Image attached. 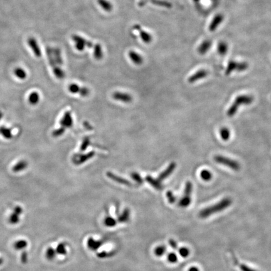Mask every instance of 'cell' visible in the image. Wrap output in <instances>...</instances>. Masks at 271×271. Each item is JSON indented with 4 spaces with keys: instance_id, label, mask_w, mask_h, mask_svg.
<instances>
[{
    "instance_id": "obj_26",
    "label": "cell",
    "mask_w": 271,
    "mask_h": 271,
    "mask_svg": "<svg viewBox=\"0 0 271 271\" xmlns=\"http://www.w3.org/2000/svg\"><path fill=\"white\" fill-rule=\"evenodd\" d=\"M27 161H19L17 165H15L14 166V167L13 168V171L14 172H19V171H21L22 170H23L24 169H25V168H26L27 167Z\"/></svg>"
},
{
    "instance_id": "obj_11",
    "label": "cell",
    "mask_w": 271,
    "mask_h": 271,
    "mask_svg": "<svg viewBox=\"0 0 271 271\" xmlns=\"http://www.w3.org/2000/svg\"><path fill=\"white\" fill-rule=\"evenodd\" d=\"M28 43L29 46L31 47L33 52L34 53L36 57L39 58L42 56V52L41 49L39 47V45L37 43V41L33 37H30L28 39Z\"/></svg>"
},
{
    "instance_id": "obj_6",
    "label": "cell",
    "mask_w": 271,
    "mask_h": 271,
    "mask_svg": "<svg viewBox=\"0 0 271 271\" xmlns=\"http://www.w3.org/2000/svg\"><path fill=\"white\" fill-rule=\"evenodd\" d=\"M248 64L245 62H237L236 61L231 60L228 64L227 67L225 70V74H231L233 71L243 72L248 69Z\"/></svg>"
},
{
    "instance_id": "obj_46",
    "label": "cell",
    "mask_w": 271,
    "mask_h": 271,
    "mask_svg": "<svg viewBox=\"0 0 271 271\" xmlns=\"http://www.w3.org/2000/svg\"><path fill=\"white\" fill-rule=\"evenodd\" d=\"M97 255H98V257L99 258L104 259V258H107V257H110V255H111V254L108 253V252H106V251H104V252H100L98 253Z\"/></svg>"
},
{
    "instance_id": "obj_49",
    "label": "cell",
    "mask_w": 271,
    "mask_h": 271,
    "mask_svg": "<svg viewBox=\"0 0 271 271\" xmlns=\"http://www.w3.org/2000/svg\"><path fill=\"white\" fill-rule=\"evenodd\" d=\"M2 116H3V114H2V112H1V111H0V119H1V117H2Z\"/></svg>"
},
{
    "instance_id": "obj_10",
    "label": "cell",
    "mask_w": 271,
    "mask_h": 271,
    "mask_svg": "<svg viewBox=\"0 0 271 271\" xmlns=\"http://www.w3.org/2000/svg\"><path fill=\"white\" fill-rule=\"evenodd\" d=\"M112 98L116 100L124 102V103H129L132 100L131 95L127 93H121V92H116L112 94Z\"/></svg>"
},
{
    "instance_id": "obj_41",
    "label": "cell",
    "mask_w": 271,
    "mask_h": 271,
    "mask_svg": "<svg viewBox=\"0 0 271 271\" xmlns=\"http://www.w3.org/2000/svg\"><path fill=\"white\" fill-rule=\"evenodd\" d=\"M131 176L138 184H142L143 183L142 178L139 175V174H138L137 173H136V172L132 173L131 175Z\"/></svg>"
},
{
    "instance_id": "obj_23",
    "label": "cell",
    "mask_w": 271,
    "mask_h": 271,
    "mask_svg": "<svg viewBox=\"0 0 271 271\" xmlns=\"http://www.w3.org/2000/svg\"><path fill=\"white\" fill-rule=\"evenodd\" d=\"M130 211L129 209H125L122 213L117 218V222L119 223H126L129 220Z\"/></svg>"
},
{
    "instance_id": "obj_34",
    "label": "cell",
    "mask_w": 271,
    "mask_h": 271,
    "mask_svg": "<svg viewBox=\"0 0 271 271\" xmlns=\"http://www.w3.org/2000/svg\"><path fill=\"white\" fill-rule=\"evenodd\" d=\"M200 176L204 181H208L212 179V174L207 170H203L200 173Z\"/></svg>"
},
{
    "instance_id": "obj_39",
    "label": "cell",
    "mask_w": 271,
    "mask_h": 271,
    "mask_svg": "<svg viewBox=\"0 0 271 271\" xmlns=\"http://www.w3.org/2000/svg\"><path fill=\"white\" fill-rule=\"evenodd\" d=\"M68 89H69L70 93H72V94H77V93H79L80 87L77 84L73 83L69 85Z\"/></svg>"
},
{
    "instance_id": "obj_19",
    "label": "cell",
    "mask_w": 271,
    "mask_h": 271,
    "mask_svg": "<svg viewBox=\"0 0 271 271\" xmlns=\"http://www.w3.org/2000/svg\"><path fill=\"white\" fill-rule=\"evenodd\" d=\"M22 213V209L21 207H17L14 208V212L9 217V221L12 224H16L19 222V215Z\"/></svg>"
},
{
    "instance_id": "obj_36",
    "label": "cell",
    "mask_w": 271,
    "mask_h": 271,
    "mask_svg": "<svg viewBox=\"0 0 271 271\" xmlns=\"http://www.w3.org/2000/svg\"><path fill=\"white\" fill-rule=\"evenodd\" d=\"M178 254L183 258H186L189 256L190 254V251L188 248L183 247L178 249Z\"/></svg>"
},
{
    "instance_id": "obj_42",
    "label": "cell",
    "mask_w": 271,
    "mask_h": 271,
    "mask_svg": "<svg viewBox=\"0 0 271 271\" xmlns=\"http://www.w3.org/2000/svg\"><path fill=\"white\" fill-rule=\"evenodd\" d=\"M90 141L89 137H85L84 139V141H83L82 143V145H81L80 151H85L87 149V148L89 145H90Z\"/></svg>"
},
{
    "instance_id": "obj_17",
    "label": "cell",
    "mask_w": 271,
    "mask_h": 271,
    "mask_svg": "<svg viewBox=\"0 0 271 271\" xmlns=\"http://www.w3.org/2000/svg\"><path fill=\"white\" fill-rule=\"evenodd\" d=\"M107 177L109 178L110 179H111V180H112L113 181H116L117 183H118L122 184V185H127V186L132 185L131 183H130L128 180H125V179L123 178H121L120 176H117V175H114V174H113L111 172H107Z\"/></svg>"
},
{
    "instance_id": "obj_47",
    "label": "cell",
    "mask_w": 271,
    "mask_h": 271,
    "mask_svg": "<svg viewBox=\"0 0 271 271\" xmlns=\"http://www.w3.org/2000/svg\"><path fill=\"white\" fill-rule=\"evenodd\" d=\"M170 246L174 250H177L178 249V245L176 240L174 239H170L169 240Z\"/></svg>"
},
{
    "instance_id": "obj_25",
    "label": "cell",
    "mask_w": 271,
    "mask_h": 271,
    "mask_svg": "<svg viewBox=\"0 0 271 271\" xmlns=\"http://www.w3.org/2000/svg\"><path fill=\"white\" fill-rule=\"evenodd\" d=\"M28 243L25 240H18L13 244V247L18 250H21L27 247Z\"/></svg>"
},
{
    "instance_id": "obj_2",
    "label": "cell",
    "mask_w": 271,
    "mask_h": 271,
    "mask_svg": "<svg viewBox=\"0 0 271 271\" xmlns=\"http://www.w3.org/2000/svg\"><path fill=\"white\" fill-rule=\"evenodd\" d=\"M254 100L252 96L249 95H240L235 99L232 106L230 107L227 111V115L228 117H232L236 113L238 107L242 104H249L252 103Z\"/></svg>"
},
{
    "instance_id": "obj_18",
    "label": "cell",
    "mask_w": 271,
    "mask_h": 271,
    "mask_svg": "<svg viewBox=\"0 0 271 271\" xmlns=\"http://www.w3.org/2000/svg\"><path fill=\"white\" fill-rule=\"evenodd\" d=\"M212 44V41L210 40H206L203 41L198 48V53L201 55H204L207 53L208 52L210 48H211Z\"/></svg>"
},
{
    "instance_id": "obj_40",
    "label": "cell",
    "mask_w": 271,
    "mask_h": 271,
    "mask_svg": "<svg viewBox=\"0 0 271 271\" xmlns=\"http://www.w3.org/2000/svg\"><path fill=\"white\" fill-rule=\"evenodd\" d=\"M167 259L168 260V262H169L170 263H171V264H175V263H176L178 262V258L177 255L175 253L171 252V253H169L168 254Z\"/></svg>"
},
{
    "instance_id": "obj_31",
    "label": "cell",
    "mask_w": 271,
    "mask_h": 271,
    "mask_svg": "<svg viewBox=\"0 0 271 271\" xmlns=\"http://www.w3.org/2000/svg\"><path fill=\"white\" fill-rule=\"evenodd\" d=\"M166 252V247L165 245H160V246L155 248L154 253L157 257H161Z\"/></svg>"
},
{
    "instance_id": "obj_5",
    "label": "cell",
    "mask_w": 271,
    "mask_h": 271,
    "mask_svg": "<svg viewBox=\"0 0 271 271\" xmlns=\"http://www.w3.org/2000/svg\"><path fill=\"white\" fill-rule=\"evenodd\" d=\"M214 160L215 161V162L219 163V164H222L223 165L226 166L233 170L234 171H238L240 168V165L238 162L232 159H230V158H228L227 157H224L223 156L217 155L216 156H215Z\"/></svg>"
},
{
    "instance_id": "obj_24",
    "label": "cell",
    "mask_w": 271,
    "mask_h": 271,
    "mask_svg": "<svg viewBox=\"0 0 271 271\" xmlns=\"http://www.w3.org/2000/svg\"><path fill=\"white\" fill-rule=\"evenodd\" d=\"M228 46L227 43L225 42H220L218 45V47H217L218 53L222 56H224L225 55L227 54L228 52Z\"/></svg>"
},
{
    "instance_id": "obj_13",
    "label": "cell",
    "mask_w": 271,
    "mask_h": 271,
    "mask_svg": "<svg viewBox=\"0 0 271 271\" xmlns=\"http://www.w3.org/2000/svg\"><path fill=\"white\" fill-rule=\"evenodd\" d=\"M208 71L205 70V69H202V70H199L198 72H197L196 73L193 74L192 76H190V77L188 79V82L190 83H194L195 82L198 81L200 79H202L208 75Z\"/></svg>"
},
{
    "instance_id": "obj_12",
    "label": "cell",
    "mask_w": 271,
    "mask_h": 271,
    "mask_svg": "<svg viewBox=\"0 0 271 271\" xmlns=\"http://www.w3.org/2000/svg\"><path fill=\"white\" fill-rule=\"evenodd\" d=\"M60 124L64 128H70L73 125V119L70 111L66 112L60 121Z\"/></svg>"
},
{
    "instance_id": "obj_27",
    "label": "cell",
    "mask_w": 271,
    "mask_h": 271,
    "mask_svg": "<svg viewBox=\"0 0 271 271\" xmlns=\"http://www.w3.org/2000/svg\"><path fill=\"white\" fill-rule=\"evenodd\" d=\"M234 262L235 264H236L237 266L238 267V268L240 269V270H241V271H258L257 270H255L252 267H249V265H246V264H242V263H239L238 262V260L236 258H234Z\"/></svg>"
},
{
    "instance_id": "obj_37",
    "label": "cell",
    "mask_w": 271,
    "mask_h": 271,
    "mask_svg": "<svg viewBox=\"0 0 271 271\" xmlns=\"http://www.w3.org/2000/svg\"><path fill=\"white\" fill-rule=\"evenodd\" d=\"M0 134H2L3 136L5 138H7V139H9V138H11L12 136L11 130H9V129H7L4 127H0Z\"/></svg>"
},
{
    "instance_id": "obj_7",
    "label": "cell",
    "mask_w": 271,
    "mask_h": 271,
    "mask_svg": "<svg viewBox=\"0 0 271 271\" xmlns=\"http://www.w3.org/2000/svg\"><path fill=\"white\" fill-rule=\"evenodd\" d=\"M133 29L139 32L140 37L141 40H142L143 42H145L146 43H150L152 42V35L148 32L145 31V30L141 28V27L139 25H138V24L134 25L133 26Z\"/></svg>"
},
{
    "instance_id": "obj_1",
    "label": "cell",
    "mask_w": 271,
    "mask_h": 271,
    "mask_svg": "<svg viewBox=\"0 0 271 271\" xmlns=\"http://www.w3.org/2000/svg\"><path fill=\"white\" fill-rule=\"evenodd\" d=\"M232 203V199L230 198H225L216 204L212 206L205 208L199 212V217L201 218H207L213 214L218 213L228 208Z\"/></svg>"
},
{
    "instance_id": "obj_14",
    "label": "cell",
    "mask_w": 271,
    "mask_h": 271,
    "mask_svg": "<svg viewBox=\"0 0 271 271\" xmlns=\"http://www.w3.org/2000/svg\"><path fill=\"white\" fill-rule=\"evenodd\" d=\"M176 167V164L175 163L173 162V163H170V165L168 166V168H166V169L160 174L159 177H158V180L159 181H161L163 180H165V179L167 178L168 176H169L171 175V174H172V173L173 172L174 170H175Z\"/></svg>"
},
{
    "instance_id": "obj_50",
    "label": "cell",
    "mask_w": 271,
    "mask_h": 271,
    "mask_svg": "<svg viewBox=\"0 0 271 271\" xmlns=\"http://www.w3.org/2000/svg\"><path fill=\"white\" fill-rule=\"evenodd\" d=\"M193 1H195V2H198V1H200V0H193Z\"/></svg>"
},
{
    "instance_id": "obj_22",
    "label": "cell",
    "mask_w": 271,
    "mask_h": 271,
    "mask_svg": "<svg viewBox=\"0 0 271 271\" xmlns=\"http://www.w3.org/2000/svg\"><path fill=\"white\" fill-rule=\"evenodd\" d=\"M98 3L100 7L106 12H111L113 9L112 4L107 0H98Z\"/></svg>"
},
{
    "instance_id": "obj_3",
    "label": "cell",
    "mask_w": 271,
    "mask_h": 271,
    "mask_svg": "<svg viewBox=\"0 0 271 271\" xmlns=\"http://www.w3.org/2000/svg\"><path fill=\"white\" fill-rule=\"evenodd\" d=\"M193 185L192 182L187 181L185 184V190L183 197L178 202V206L181 208H186L192 203V193Z\"/></svg>"
},
{
    "instance_id": "obj_38",
    "label": "cell",
    "mask_w": 271,
    "mask_h": 271,
    "mask_svg": "<svg viewBox=\"0 0 271 271\" xmlns=\"http://www.w3.org/2000/svg\"><path fill=\"white\" fill-rule=\"evenodd\" d=\"M55 250H56V252H57V254L59 255H64L67 254V249H66L65 245L62 243L59 244L58 245V246L57 247V248H56Z\"/></svg>"
},
{
    "instance_id": "obj_16",
    "label": "cell",
    "mask_w": 271,
    "mask_h": 271,
    "mask_svg": "<svg viewBox=\"0 0 271 271\" xmlns=\"http://www.w3.org/2000/svg\"><path fill=\"white\" fill-rule=\"evenodd\" d=\"M103 241L102 240H97L94 239L93 237H90L87 240V247L88 248L93 250V251H95V250H98L102 245H103Z\"/></svg>"
},
{
    "instance_id": "obj_15",
    "label": "cell",
    "mask_w": 271,
    "mask_h": 271,
    "mask_svg": "<svg viewBox=\"0 0 271 271\" xmlns=\"http://www.w3.org/2000/svg\"><path fill=\"white\" fill-rule=\"evenodd\" d=\"M128 56L132 62L137 65H141L144 61L142 56L134 50H130L128 52Z\"/></svg>"
},
{
    "instance_id": "obj_33",
    "label": "cell",
    "mask_w": 271,
    "mask_h": 271,
    "mask_svg": "<svg viewBox=\"0 0 271 271\" xmlns=\"http://www.w3.org/2000/svg\"><path fill=\"white\" fill-rule=\"evenodd\" d=\"M14 75L20 79H25L27 77V73L22 68H17L14 71Z\"/></svg>"
},
{
    "instance_id": "obj_35",
    "label": "cell",
    "mask_w": 271,
    "mask_h": 271,
    "mask_svg": "<svg viewBox=\"0 0 271 271\" xmlns=\"http://www.w3.org/2000/svg\"><path fill=\"white\" fill-rule=\"evenodd\" d=\"M56 254H57L56 250L52 247H49L46 251L45 256L48 260H53L55 257Z\"/></svg>"
},
{
    "instance_id": "obj_9",
    "label": "cell",
    "mask_w": 271,
    "mask_h": 271,
    "mask_svg": "<svg viewBox=\"0 0 271 271\" xmlns=\"http://www.w3.org/2000/svg\"><path fill=\"white\" fill-rule=\"evenodd\" d=\"M224 19V17L222 14H217L213 18L212 22L209 25V30L210 32H215L219 27V25H220Z\"/></svg>"
},
{
    "instance_id": "obj_21",
    "label": "cell",
    "mask_w": 271,
    "mask_h": 271,
    "mask_svg": "<svg viewBox=\"0 0 271 271\" xmlns=\"http://www.w3.org/2000/svg\"><path fill=\"white\" fill-rule=\"evenodd\" d=\"M94 49V57L97 60H101L103 58L104 53L102 46L99 43H95Z\"/></svg>"
},
{
    "instance_id": "obj_45",
    "label": "cell",
    "mask_w": 271,
    "mask_h": 271,
    "mask_svg": "<svg viewBox=\"0 0 271 271\" xmlns=\"http://www.w3.org/2000/svg\"><path fill=\"white\" fill-rule=\"evenodd\" d=\"M79 94L82 97H87L90 94V91L87 87H80Z\"/></svg>"
},
{
    "instance_id": "obj_32",
    "label": "cell",
    "mask_w": 271,
    "mask_h": 271,
    "mask_svg": "<svg viewBox=\"0 0 271 271\" xmlns=\"http://www.w3.org/2000/svg\"><path fill=\"white\" fill-rule=\"evenodd\" d=\"M39 99H40L39 94L37 93H36V92H33V93H32L31 94H30L29 96V98H28V100L30 102V103H31L33 105L37 104L39 101Z\"/></svg>"
},
{
    "instance_id": "obj_20",
    "label": "cell",
    "mask_w": 271,
    "mask_h": 271,
    "mask_svg": "<svg viewBox=\"0 0 271 271\" xmlns=\"http://www.w3.org/2000/svg\"><path fill=\"white\" fill-rule=\"evenodd\" d=\"M146 180L148 183L150 184L153 188H155L158 190H161L163 188V186L160 181L158 180H156V179L153 178L152 176L150 175H147L146 177Z\"/></svg>"
},
{
    "instance_id": "obj_44",
    "label": "cell",
    "mask_w": 271,
    "mask_h": 271,
    "mask_svg": "<svg viewBox=\"0 0 271 271\" xmlns=\"http://www.w3.org/2000/svg\"><path fill=\"white\" fill-rule=\"evenodd\" d=\"M65 131V128H64L63 127H60V128L53 131V132H52V135L53 137H59L60 136H62L64 133Z\"/></svg>"
},
{
    "instance_id": "obj_4",
    "label": "cell",
    "mask_w": 271,
    "mask_h": 271,
    "mask_svg": "<svg viewBox=\"0 0 271 271\" xmlns=\"http://www.w3.org/2000/svg\"><path fill=\"white\" fill-rule=\"evenodd\" d=\"M72 39L75 43V47L80 52H82L86 47L94 48L95 45L78 35H73L72 36Z\"/></svg>"
},
{
    "instance_id": "obj_43",
    "label": "cell",
    "mask_w": 271,
    "mask_h": 271,
    "mask_svg": "<svg viewBox=\"0 0 271 271\" xmlns=\"http://www.w3.org/2000/svg\"><path fill=\"white\" fill-rule=\"evenodd\" d=\"M166 197L168 198V200L169 202L170 203H175L176 202V197L173 195V193L170 192L168 191L166 193Z\"/></svg>"
},
{
    "instance_id": "obj_48",
    "label": "cell",
    "mask_w": 271,
    "mask_h": 271,
    "mask_svg": "<svg viewBox=\"0 0 271 271\" xmlns=\"http://www.w3.org/2000/svg\"><path fill=\"white\" fill-rule=\"evenodd\" d=\"M188 271H200V269H199L198 267H197L196 266H193V267H191L189 268Z\"/></svg>"
},
{
    "instance_id": "obj_30",
    "label": "cell",
    "mask_w": 271,
    "mask_h": 271,
    "mask_svg": "<svg viewBox=\"0 0 271 271\" xmlns=\"http://www.w3.org/2000/svg\"><path fill=\"white\" fill-rule=\"evenodd\" d=\"M52 70H53V72L55 76L57 79H64L65 77L64 72L63 71V70L62 69H61L60 67H59V66L55 67Z\"/></svg>"
},
{
    "instance_id": "obj_29",
    "label": "cell",
    "mask_w": 271,
    "mask_h": 271,
    "mask_svg": "<svg viewBox=\"0 0 271 271\" xmlns=\"http://www.w3.org/2000/svg\"><path fill=\"white\" fill-rule=\"evenodd\" d=\"M220 134L223 140L227 141L231 136V132L227 127H222L220 130Z\"/></svg>"
},
{
    "instance_id": "obj_28",
    "label": "cell",
    "mask_w": 271,
    "mask_h": 271,
    "mask_svg": "<svg viewBox=\"0 0 271 271\" xmlns=\"http://www.w3.org/2000/svg\"><path fill=\"white\" fill-rule=\"evenodd\" d=\"M117 221L112 217H107L104 220V224L107 227H114L116 225Z\"/></svg>"
},
{
    "instance_id": "obj_8",
    "label": "cell",
    "mask_w": 271,
    "mask_h": 271,
    "mask_svg": "<svg viewBox=\"0 0 271 271\" xmlns=\"http://www.w3.org/2000/svg\"><path fill=\"white\" fill-rule=\"evenodd\" d=\"M94 155L95 152L94 151L89 152L87 154L85 155H76L74 156L72 160L74 164L77 165H80L93 158L94 156Z\"/></svg>"
}]
</instances>
